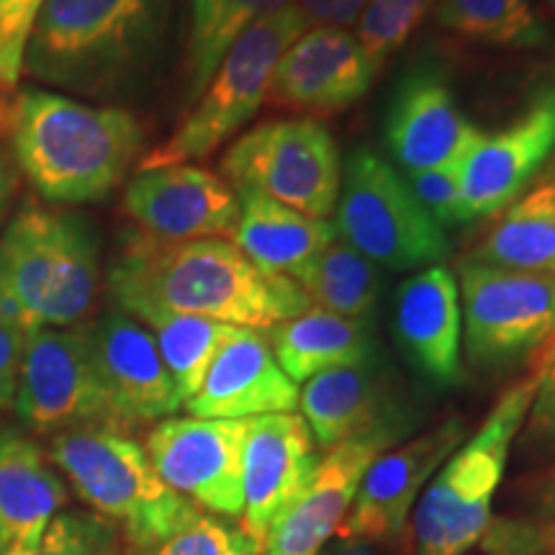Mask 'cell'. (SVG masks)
Returning <instances> with one entry per match:
<instances>
[{
  "mask_svg": "<svg viewBox=\"0 0 555 555\" xmlns=\"http://www.w3.org/2000/svg\"><path fill=\"white\" fill-rule=\"evenodd\" d=\"M99 242L75 214L26 206L0 237V311L29 335L67 330L93 309Z\"/></svg>",
  "mask_w": 555,
  "mask_h": 555,
  "instance_id": "obj_3",
  "label": "cell"
},
{
  "mask_svg": "<svg viewBox=\"0 0 555 555\" xmlns=\"http://www.w3.org/2000/svg\"><path fill=\"white\" fill-rule=\"evenodd\" d=\"M335 219L337 237L378 268L409 273L442 266L450 255L446 229L416 204L406 178L367 147L347 157Z\"/></svg>",
  "mask_w": 555,
  "mask_h": 555,
  "instance_id": "obj_8",
  "label": "cell"
},
{
  "mask_svg": "<svg viewBox=\"0 0 555 555\" xmlns=\"http://www.w3.org/2000/svg\"><path fill=\"white\" fill-rule=\"evenodd\" d=\"M401 437L378 429L350 437L322 455L304 494L270 527L260 555H319L350 512L365 470Z\"/></svg>",
  "mask_w": 555,
  "mask_h": 555,
  "instance_id": "obj_19",
  "label": "cell"
},
{
  "mask_svg": "<svg viewBox=\"0 0 555 555\" xmlns=\"http://www.w3.org/2000/svg\"><path fill=\"white\" fill-rule=\"evenodd\" d=\"M13 404L34 433H65L75 427L116 429L95 380L82 327H41L26 335Z\"/></svg>",
  "mask_w": 555,
  "mask_h": 555,
  "instance_id": "obj_11",
  "label": "cell"
},
{
  "mask_svg": "<svg viewBox=\"0 0 555 555\" xmlns=\"http://www.w3.org/2000/svg\"><path fill=\"white\" fill-rule=\"evenodd\" d=\"M319 555H388L378 551L376 543H339L335 547H324Z\"/></svg>",
  "mask_w": 555,
  "mask_h": 555,
  "instance_id": "obj_42",
  "label": "cell"
},
{
  "mask_svg": "<svg viewBox=\"0 0 555 555\" xmlns=\"http://www.w3.org/2000/svg\"><path fill=\"white\" fill-rule=\"evenodd\" d=\"M103 399L124 429L163 422L176 414L180 401L152 332L124 311H108L82 327Z\"/></svg>",
  "mask_w": 555,
  "mask_h": 555,
  "instance_id": "obj_14",
  "label": "cell"
},
{
  "mask_svg": "<svg viewBox=\"0 0 555 555\" xmlns=\"http://www.w3.org/2000/svg\"><path fill=\"white\" fill-rule=\"evenodd\" d=\"M111 294L129 317H204L268 332L304 314L311 304L296 281L262 273L234 242H127L108 275Z\"/></svg>",
  "mask_w": 555,
  "mask_h": 555,
  "instance_id": "obj_1",
  "label": "cell"
},
{
  "mask_svg": "<svg viewBox=\"0 0 555 555\" xmlns=\"http://www.w3.org/2000/svg\"><path fill=\"white\" fill-rule=\"evenodd\" d=\"M65 502L67 486L47 466L37 442L0 429V519L11 532V547L37 543Z\"/></svg>",
  "mask_w": 555,
  "mask_h": 555,
  "instance_id": "obj_26",
  "label": "cell"
},
{
  "mask_svg": "<svg viewBox=\"0 0 555 555\" xmlns=\"http://www.w3.org/2000/svg\"><path fill=\"white\" fill-rule=\"evenodd\" d=\"M26 332L0 311V412L16 399L21 356H24Z\"/></svg>",
  "mask_w": 555,
  "mask_h": 555,
  "instance_id": "obj_38",
  "label": "cell"
},
{
  "mask_svg": "<svg viewBox=\"0 0 555 555\" xmlns=\"http://www.w3.org/2000/svg\"><path fill=\"white\" fill-rule=\"evenodd\" d=\"M124 208L147 237L163 242L234 240L240 224L237 191L191 163L139 170L124 193Z\"/></svg>",
  "mask_w": 555,
  "mask_h": 555,
  "instance_id": "obj_16",
  "label": "cell"
},
{
  "mask_svg": "<svg viewBox=\"0 0 555 555\" xmlns=\"http://www.w3.org/2000/svg\"><path fill=\"white\" fill-rule=\"evenodd\" d=\"M121 532L101 515L62 512L44 527L39 540L11 547L5 555H119Z\"/></svg>",
  "mask_w": 555,
  "mask_h": 555,
  "instance_id": "obj_33",
  "label": "cell"
},
{
  "mask_svg": "<svg viewBox=\"0 0 555 555\" xmlns=\"http://www.w3.org/2000/svg\"><path fill=\"white\" fill-rule=\"evenodd\" d=\"M296 0H191V24L185 39V93L193 103L217 73L219 62L242 34L275 16Z\"/></svg>",
  "mask_w": 555,
  "mask_h": 555,
  "instance_id": "obj_28",
  "label": "cell"
},
{
  "mask_svg": "<svg viewBox=\"0 0 555 555\" xmlns=\"http://www.w3.org/2000/svg\"><path fill=\"white\" fill-rule=\"evenodd\" d=\"M301 416L319 450H330L350 437L397 429L404 433L397 406L384 380L367 363L332 367L309 378L298 397Z\"/></svg>",
  "mask_w": 555,
  "mask_h": 555,
  "instance_id": "obj_23",
  "label": "cell"
},
{
  "mask_svg": "<svg viewBox=\"0 0 555 555\" xmlns=\"http://www.w3.org/2000/svg\"><path fill=\"white\" fill-rule=\"evenodd\" d=\"M530 506L540 519H555V468L530 489Z\"/></svg>",
  "mask_w": 555,
  "mask_h": 555,
  "instance_id": "obj_40",
  "label": "cell"
},
{
  "mask_svg": "<svg viewBox=\"0 0 555 555\" xmlns=\"http://www.w3.org/2000/svg\"><path fill=\"white\" fill-rule=\"evenodd\" d=\"M41 0H0V93L16 88Z\"/></svg>",
  "mask_w": 555,
  "mask_h": 555,
  "instance_id": "obj_37",
  "label": "cell"
},
{
  "mask_svg": "<svg viewBox=\"0 0 555 555\" xmlns=\"http://www.w3.org/2000/svg\"><path fill=\"white\" fill-rule=\"evenodd\" d=\"M468 260L555 278V165L496 214Z\"/></svg>",
  "mask_w": 555,
  "mask_h": 555,
  "instance_id": "obj_25",
  "label": "cell"
},
{
  "mask_svg": "<svg viewBox=\"0 0 555 555\" xmlns=\"http://www.w3.org/2000/svg\"><path fill=\"white\" fill-rule=\"evenodd\" d=\"M555 152V82L494 131H481L461 163L468 221L496 217L543 172Z\"/></svg>",
  "mask_w": 555,
  "mask_h": 555,
  "instance_id": "obj_13",
  "label": "cell"
},
{
  "mask_svg": "<svg viewBox=\"0 0 555 555\" xmlns=\"http://www.w3.org/2000/svg\"><path fill=\"white\" fill-rule=\"evenodd\" d=\"M442 29L506 50H538L547 44V29L532 0H435Z\"/></svg>",
  "mask_w": 555,
  "mask_h": 555,
  "instance_id": "obj_30",
  "label": "cell"
},
{
  "mask_svg": "<svg viewBox=\"0 0 555 555\" xmlns=\"http://www.w3.org/2000/svg\"><path fill=\"white\" fill-rule=\"evenodd\" d=\"M278 365L294 384H307L332 367L367 363L371 339L363 319H347L309 307L266 332Z\"/></svg>",
  "mask_w": 555,
  "mask_h": 555,
  "instance_id": "obj_27",
  "label": "cell"
},
{
  "mask_svg": "<svg viewBox=\"0 0 555 555\" xmlns=\"http://www.w3.org/2000/svg\"><path fill=\"white\" fill-rule=\"evenodd\" d=\"M466 440L463 420H446L406 446L380 453L365 470L350 512L339 525L343 543H386L399 538L437 468Z\"/></svg>",
  "mask_w": 555,
  "mask_h": 555,
  "instance_id": "obj_15",
  "label": "cell"
},
{
  "mask_svg": "<svg viewBox=\"0 0 555 555\" xmlns=\"http://www.w3.org/2000/svg\"><path fill=\"white\" fill-rule=\"evenodd\" d=\"M168 0H41L24 69L52 86L101 93L142 65Z\"/></svg>",
  "mask_w": 555,
  "mask_h": 555,
  "instance_id": "obj_4",
  "label": "cell"
},
{
  "mask_svg": "<svg viewBox=\"0 0 555 555\" xmlns=\"http://www.w3.org/2000/svg\"><path fill=\"white\" fill-rule=\"evenodd\" d=\"M393 332L409 363L440 386L461 378L463 311L455 275L446 266L416 270L397 291Z\"/></svg>",
  "mask_w": 555,
  "mask_h": 555,
  "instance_id": "obj_22",
  "label": "cell"
},
{
  "mask_svg": "<svg viewBox=\"0 0 555 555\" xmlns=\"http://www.w3.org/2000/svg\"><path fill=\"white\" fill-rule=\"evenodd\" d=\"M545 3H547V5H551V9L555 11V0H545Z\"/></svg>",
  "mask_w": 555,
  "mask_h": 555,
  "instance_id": "obj_45",
  "label": "cell"
},
{
  "mask_svg": "<svg viewBox=\"0 0 555 555\" xmlns=\"http://www.w3.org/2000/svg\"><path fill=\"white\" fill-rule=\"evenodd\" d=\"M142 127L124 108L88 106L26 88L11 108L16 165L52 204L106 198L142 150Z\"/></svg>",
  "mask_w": 555,
  "mask_h": 555,
  "instance_id": "obj_2",
  "label": "cell"
},
{
  "mask_svg": "<svg viewBox=\"0 0 555 555\" xmlns=\"http://www.w3.org/2000/svg\"><path fill=\"white\" fill-rule=\"evenodd\" d=\"M481 134L466 119L437 69H412L393 90L386 114V147L406 176L461 165Z\"/></svg>",
  "mask_w": 555,
  "mask_h": 555,
  "instance_id": "obj_20",
  "label": "cell"
},
{
  "mask_svg": "<svg viewBox=\"0 0 555 555\" xmlns=\"http://www.w3.org/2000/svg\"><path fill=\"white\" fill-rule=\"evenodd\" d=\"M50 455L73 489L144 553L196 519L198 506L172 491L152 466L147 450L108 427L57 433Z\"/></svg>",
  "mask_w": 555,
  "mask_h": 555,
  "instance_id": "obj_6",
  "label": "cell"
},
{
  "mask_svg": "<svg viewBox=\"0 0 555 555\" xmlns=\"http://www.w3.org/2000/svg\"><path fill=\"white\" fill-rule=\"evenodd\" d=\"M433 3L435 0H367L356 24V39L373 67H384L386 60L406 44L422 18L433 11Z\"/></svg>",
  "mask_w": 555,
  "mask_h": 555,
  "instance_id": "obj_32",
  "label": "cell"
},
{
  "mask_svg": "<svg viewBox=\"0 0 555 555\" xmlns=\"http://www.w3.org/2000/svg\"><path fill=\"white\" fill-rule=\"evenodd\" d=\"M307 29V18L294 3L242 34L219 62L204 93L193 101L189 116L163 144L142 157L139 170L204 159L229 142L266 106L278 62Z\"/></svg>",
  "mask_w": 555,
  "mask_h": 555,
  "instance_id": "obj_7",
  "label": "cell"
},
{
  "mask_svg": "<svg viewBox=\"0 0 555 555\" xmlns=\"http://www.w3.org/2000/svg\"><path fill=\"white\" fill-rule=\"evenodd\" d=\"M262 545L242 525L214 515H198L176 535L134 555H260Z\"/></svg>",
  "mask_w": 555,
  "mask_h": 555,
  "instance_id": "obj_34",
  "label": "cell"
},
{
  "mask_svg": "<svg viewBox=\"0 0 555 555\" xmlns=\"http://www.w3.org/2000/svg\"><path fill=\"white\" fill-rule=\"evenodd\" d=\"M463 345L470 365L509 371L555 337V278L463 260L457 268Z\"/></svg>",
  "mask_w": 555,
  "mask_h": 555,
  "instance_id": "obj_10",
  "label": "cell"
},
{
  "mask_svg": "<svg viewBox=\"0 0 555 555\" xmlns=\"http://www.w3.org/2000/svg\"><path fill=\"white\" fill-rule=\"evenodd\" d=\"M249 420H198L168 416L147 437L152 466L180 496L211 512L237 519L245 512L242 448Z\"/></svg>",
  "mask_w": 555,
  "mask_h": 555,
  "instance_id": "obj_12",
  "label": "cell"
},
{
  "mask_svg": "<svg viewBox=\"0 0 555 555\" xmlns=\"http://www.w3.org/2000/svg\"><path fill=\"white\" fill-rule=\"evenodd\" d=\"M540 378L519 446L532 457H555V337L540 352Z\"/></svg>",
  "mask_w": 555,
  "mask_h": 555,
  "instance_id": "obj_35",
  "label": "cell"
},
{
  "mask_svg": "<svg viewBox=\"0 0 555 555\" xmlns=\"http://www.w3.org/2000/svg\"><path fill=\"white\" fill-rule=\"evenodd\" d=\"M322 461L301 414H262L247 422L242 448V527L262 545L278 519L304 494Z\"/></svg>",
  "mask_w": 555,
  "mask_h": 555,
  "instance_id": "obj_18",
  "label": "cell"
},
{
  "mask_svg": "<svg viewBox=\"0 0 555 555\" xmlns=\"http://www.w3.org/2000/svg\"><path fill=\"white\" fill-rule=\"evenodd\" d=\"M367 0H296V9L309 26H337L350 31Z\"/></svg>",
  "mask_w": 555,
  "mask_h": 555,
  "instance_id": "obj_39",
  "label": "cell"
},
{
  "mask_svg": "<svg viewBox=\"0 0 555 555\" xmlns=\"http://www.w3.org/2000/svg\"><path fill=\"white\" fill-rule=\"evenodd\" d=\"M532 543H535V555L555 551V519L551 525H532Z\"/></svg>",
  "mask_w": 555,
  "mask_h": 555,
  "instance_id": "obj_43",
  "label": "cell"
},
{
  "mask_svg": "<svg viewBox=\"0 0 555 555\" xmlns=\"http://www.w3.org/2000/svg\"><path fill=\"white\" fill-rule=\"evenodd\" d=\"M540 367L506 388L481 427L437 468L414 506L416 555H466L491 527L494 496L502 486L512 446L535 397Z\"/></svg>",
  "mask_w": 555,
  "mask_h": 555,
  "instance_id": "obj_5",
  "label": "cell"
},
{
  "mask_svg": "<svg viewBox=\"0 0 555 555\" xmlns=\"http://www.w3.org/2000/svg\"><path fill=\"white\" fill-rule=\"evenodd\" d=\"M409 191L414 193L416 204L427 211V217L440 229L468 224L466 206L461 191V165L435 168L425 172L404 176Z\"/></svg>",
  "mask_w": 555,
  "mask_h": 555,
  "instance_id": "obj_36",
  "label": "cell"
},
{
  "mask_svg": "<svg viewBox=\"0 0 555 555\" xmlns=\"http://www.w3.org/2000/svg\"><path fill=\"white\" fill-rule=\"evenodd\" d=\"M376 73L356 34L337 26H309L278 62L268 106L298 119L335 116L363 99Z\"/></svg>",
  "mask_w": 555,
  "mask_h": 555,
  "instance_id": "obj_17",
  "label": "cell"
},
{
  "mask_svg": "<svg viewBox=\"0 0 555 555\" xmlns=\"http://www.w3.org/2000/svg\"><path fill=\"white\" fill-rule=\"evenodd\" d=\"M183 406L196 397L214 358L240 327L204 317L157 314L144 319Z\"/></svg>",
  "mask_w": 555,
  "mask_h": 555,
  "instance_id": "obj_31",
  "label": "cell"
},
{
  "mask_svg": "<svg viewBox=\"0 0 555 555\" xmlns=\"http://www.w3.org/2000/svg\"><path fill=\"white\" fill-rule=\"evenodd\" d=\"M311 307L347 319H365L380 294V270L356 247L335 237L298 278Z\"/></svg>",
  "mask_w": 555,
  "mask_h": 555,
  "instance_id": "obj_29",
  "label": "cell"
},
{
  "mask_svg": "<svg viewBox=\"0 0 555 555\" xmlns=\"http://www.w3.org/2000/svg\"><path fill=\"white\" fill-rule=\"evenodd\" d=\"M11 545H13V540H11V532H9V527L3 525V519H0V555H5L11 551Z\"/></svg>",
  "mask_w": 555,
  "mask_h": 555,
  "instance_id": "obj_44",
  "label": "cell"
},
{
  "mask_svg": "<svg viewBox=\"0 0 555 555\" xmlns=\"http://www.w3.org/2000/svg\"><path fill=\"white\" fill-rule=\"evenodd\" d=\"M13 191H16V170H13L9 155L0 150V221H3L5 211H9Z\"/></svg>",
  "mask_w": 555,
  "mask_h": 555,
  "instance_id": "obj_41",
  "label": "cell"
},
{
  "mask_svg": "<svg viewBox=\"0 0 555 555\" xmlns=\"http://www.w3.org/2000/svg\"><path fill=\"white\" fill-rule=\"evenodd\" d=\"M221 176L234 191H258L311 219H330L337 208L343 165L322 121L273 119L229 144Z\"/></svg>",
  "mask_w": 555,
  "mask_h": 555,
  "instance_id": "obj_9",
  "label": "cell"
},
{
  "mask_svg": "<svg viewBox=\"0 0 555 555\" xmlns=\"http://www.w3.org/2000/svg\"><path fill=\"white\" fill-rule=\"evenodd\" d=\"M301 388L278 365L266 332L240 327L208 367L185 409L198 420H253L296 412Z\"/></svg>",
  "mask_w": 555,
  "mask_h": 555,
  "instance_id": "obj_21",
  "label": "cell"
},
{
  "mask_svg": "<svg viewBox=\"0 0 555 555\" xmlns=\"http://www.w3.org/2000/svg\"><path fill=\"white\" fill-rule=\"evenodd\" d=\"M240 224L234 245L262 273L298 281L317 255L337 237L327 219H311L258 191H237Z\"/></svg>",
  "mask_w": 555,
  "mask_h": 555,
  "instance_id": "obj_24",
  "label": "cell"
}]
</instances>
